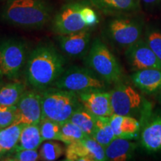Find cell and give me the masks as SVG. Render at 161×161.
<instances>
[{
    "instance_id": "obj_3",
    "label": "cell",
    "mask_w": 161,
    "mask_h": 161,
    "mask_svg": "<svg viewBox=\"0 0 161 161\" xmlns=\"http://www.w3.org/2000/svg\"><path fill=\"white\" fill-rule=\"evenodd\" d=\"M110 92L113 114L134 116L140 120L141 127L154 110L142 92L122 80L116 83Z\"/></svg>"
},
{
    "instance_id": "obj_35",
    "label": "cell",
    "mask_w": 161,
    "mask_h": 161,
    "mask_svg": "<svg viewBox=\"0 0 161 161\" xmlns=\"http://www.w3.org/2000/svg\"><path fill=\"white\" fill-rule=\"evenodd\" d=\"M4 154H5V151L3 150V148H2L1 145H0V158H2Z\"/></svg>"
},
{
    "instance_id": "obj_17",
    "label": "cell",
    "mask_w": 161,
    "mask_h": 161,
    "mask_svg": "<svg viewBox=\"0 0 161 161\" xmlns=\"http://www.w3.org/2000/svg\"><path fill=\"white\" fill-rule=\"evenodd\" d=\"M96 8L108 15L132 14L140 10V0H90Z\"/></svg>"
},
{
    "instance_id": "obj_34",
    "label": "cell",
    "mask_w": 161,
    "mask_h": 161,
    "mask_svg": "<svg viewBox=\"0 0 161 161\" xmlns=\"http://www.w3.org/2000/svg\"><path fill=\"white\" fill-rule=\"evenodd\" d=\"M3 76H4V75L3 74V72H2L1 70H0V86L3 84Z\"/></svg>"
},
{
    "instance_id": "obj_10",
    "label": "cell",
    "mask_w": 161,
    "mask_h": 161,
    "mask_svg": "<svg viewBox=\"0 0 161 161\" xmlns=\"http://www.w3.org/2000/svg\"><path fill=\"white\" fill-rule=\"evenodd\" d=\"M65 155L67 161L106 160L104 147L90 136L68 144Z\"/></svg>"
},
{
    "instance_id": "obj_21",
    "label": "cell",
    "mask_w": 161,
    "mask_h": 161,
    "mask_svg": "<svg viewBox=\"0 0 161 161\" xmlns=\"http://www.w3.org/2000/svg\"><path fill=\"white\" fill-rule=\"evenodd\" d=\"M25 90V86L20 82L3 84L0 86V105H17Z\"/></svg>"
},
{
    "instance_id": "obj_9",
    "label": "cell",
    "mask_w": 161,
    "mask_h": 161,
    "mask_svg": "<svg viewBox=\"0 0 161 161\" xmlns=\"http://www.w3.org/2000/svg\"><path fill=\"white\" fill-rule=\"evenodd\" d=\"M83 5L73 3L64 5L54 18L52 24L54 31L59 35H64L89 29L80 15Z\"/></svg>"
},
{
    "instance_id": "obj_29",
    "label": "cell",
    "mask_w": 161,
    "mask_h": 161,
    "mask_svg": "<svg viewBox=\"0 0 161 161\" xmlns=\"http://www.w3.org/2000/svg\"><path fill=\"white\" fill-rule=\"evenodd\" d=\"M17 105H0V130L14 123Z\"/></svg>"
},
{
    "instance_id": "obj_26",
    "label": "cell",
    "mask_w": 161,
    "mask_h": 161,
    "mask_svg": "<svg viewBox=\"0 0 161 161\" xmlns=\"http://www.w3.org/2000/svg\"><path fill=\"white\" fill-rule=\"evenodd\" d=\"M143 40L161 60V29L154 25L145 28Z\"/></svg>"
},
{
    "instance_id": "obj_1",
    "label": "cell",
    "mask_w": 161,
    "mask_h": 161,
    "mask_svg": "<svg viewBox=\"0 0 161 161\" xmlns=\"http://www.w3.org/2000/svg\"><path fill=\"white\" fill-rule=\"evenodd\" d=\"M64 64V57L53 46H37L30 54L26 64L27 81L35 89H47L62 75Z\"/></svg>"
},
{
    "instance_id": "obj_7",
    "label": "cell",
    "mask_w": 161,
    "mask_h": 161,
    "mask_svg": "<svg viewBox=\"0 0 161 161\" xmlns=\"http://www.w3.org/2000/svg\"><path fill=\"white\" fill-rule=\"evenodd\" d=\"M107 84L92 69L72 66L64 70L53 85L78 94L92 90H105Z\"/></svg>"
},
{
    "instance_id": "obj_18",
    "label": "cell",
    "mask_w": 161,
    "mask_h": 161,
    "mask_svg": "<svg viewBox=\"0 0 161 161\" xmlns=\"http://www.w3.org/2000/svg\"><path fill=\"white\" fill-rule=\"evenodd\" d=\"M110 123L116 137L135 140L139 138L141 130V122L134 116L113 114Z\"/></svg>"
},
{
    "instance_id": "obj_25",
    "label": "cell",
    "mask_w": 161,
    "mask_h": 161,
    "mask_svg": "<svg viewBox=\"0 0 161 161\" xmlns=\"http://www.w3.org/2000/svg\"><path fill=\"white\" fill-rule=\"evenodd\" d=\"M86 136L87 135H86L80 128L68 120L60 125V131L58 140L68 145L75 141L81 140Z\"/></svg>"
},
{
    "instance_id": "obj_11",
    "label": "cell",
    "mask_w": 161,
    "mask_h": 161,
    "mask_svg": "<svg viewBox=\"0 0 161 161\" xmlns=\"http://www.w3.org/2000/svg\"><path fill=\"white\" fill-rule=\"evenodd\" d=\"M139 142L148 154L161 152V109L153 110L141 127Z\"/></svg>"
},
{
    "instance_id": "obj_24",
    "label": "cell",
    "mask_w": 161,
    "mask_h": 161,
    "mask_svg": "<svg viewBox=\"0 0 161 161\" xmlns=\"http://www.w3.org/2000/svg\"><path fill=\"white\" fill-rule=\"evenodd\" d=\"M91 136L104 148L114 139L116 138L112 127L110 125V117L96 118L95 130Z\"/></svg>"
},
{
    "instance_id": "obj_30",
    "label": "cell",
    "mask_w": 161,
    "mask_h": 161,
    "mask_svg": "<svg viewBox=\"0 0 161 161\" xmlns=\"http://www.w3.org/2000/svg\"><path fill=\"white\" fill-rule=\"evenodd\" d=\"M15 154L8 160L14 161H36L40 160L37 149H23L16 151Z\"/></svg>"
},
{
    "instance_id": "obj_32",
    "label": "cell",
    "mask_w": 161,
    "mask_h": 161,
    "mask_svg": "<svg viewBox=\"0 0 161 161\" xmlns=\"http://www.w3.org/2000/svg\"><path fill=\"white\" fill-rule=\"evenodd\" d=\"M140 2L149 8H156L161 5V0H140Z\"/></svg>"
},
{
    "instance_id": "obj_15",
    "label": "cell",
    "mask_w": 161,
    "mask_h": 161,
    "mask_svg": "<svg viewBox=\"0 0 161 161\" xmlns=\"http://www.w3.org/2000/svg\"><path fill=\"white\" fill-rule=\"evenodd\" d=\"M91 34L89 29L69 34L60 35V46L66 55L72 58L81 57L86 54L89 47Z\"/></svg>"
},
{
    "instance_id": "obj_5",
    "label": "cell",
    "mask_w": 161,
    "mask_h": 161,
    "mask_svg": "<svg viewBox=\"0 0 161 161\" xmlns=\"http://www.w3.org/2000/svg\"><path fill=\"white\" fill-rule=\"evenodd\" d=\"M86 64L108 84L122 80V68L115 55L98 38L94 40L86 58Z\"/></svg>"
},
{
    "instance_id": "obj_20",
    "label": "cell",
    "mask_w": 161,
    "mask_h": 161,
    "mask_svg": "<svg viewBox=\"0 0 161 161\" xmlns=\"http://www.w3.org/2000/svg\"><path fill=\"white\" fill-rule=\"evenodd\" d=\"M43 142L39 124L26 125L22 130L19 142L13 152L23 149H37Z\"/></svg>"
},
{
    "instance_id": "obj_27",
    "label": "cell",
    "mask_w": 161,
    "mask_h": 161,
    "mask_svg": "<svg viewBox=\"0 0 161 161\" xmlns=\"http://www.w3.org/2000/svg\"><path fill=\"white\" fill-rule=\"evenodd\" d=\"M63 146L54 141L46 142L42 145L40 149V159L44 161H53L58 160L64 154Z\"/></svg>"
},
{
    "instance_id": "obj_14",
    "label": "cell",
    "mask_w": 161,
    "mask_h": 161,
    "mask_svg": "<svg viewBox=\"0 0 161 161\" xmlns=\"http://www.w3.org/2000/svg\"><path fill=\"white\" fill-rule=\"evenodd\" d=\"M78 98L86 110L97 117H110L113 115L110 92L105 90H92L78 94Z\"/></svg>"
},
{
    "instance_id": "obj_2",
    "label": "cell",
    "mask_w": 161,
    "mask_h": 161,
    "mask_svg": "<svg viewBox=\"0 0 161 161\" xmlns=\"http://www.w3.org/2000/svg\"><path fill=\"white\" fill-rule=\"evenodd\" d=\"M1 17L4 21L23 29H40L49 21L51 9L43 0H8Z\"/></svg>"
},
{
    "instance_id": "obj_13",
    "label": "cell",
    "mask_w": 161,
    "mask_h": 161,
    "mask_svg": "<svg viewBox=\"0 0 161 161\" xmlns=\"http://www.w3.org/2000/svg\"><path fill=\"white\" fill-rule=\"evenodd\" d=\"M125 58L133 71L156 68L161 69V60L142 39L125 50Z\"/></svg>"
},
{
    "instance_id": "obj_6",
    "label": "cell",
    "mask_w": 161,
    "mask_h": 161,
    "mask_svg": "<svg viewBox=\"0 0 161 161\" xmlns=\"http://www.w3.org/2000/svg\"><path fill=\"white\" fill-rule=\"evenodd\" d=\"M144 22L141 18L124 14L114 16L105 26V35L113 43L127 49L143 38Z\"/></svg>"
},
{
    "instance_id": "obj_19",
    "label": "cell",
    "mask_w": 161,
    "mask_h": 161,
    "mask_svg": "<svg viewBox=\"0 0 161 161\" xmlns=\"http://www.w3.org/2000/svg\"><path fill=\"white\" fill-rule=\"evenodd\" d=\"M132 140L116 137L104 148L106 160L125 161L134 156L138 145Z\"/></svg>"
},
{
    "instance_id": "obj_22",
    "label": "cell",
    "mask_w": 161,
    "mask_h": 161,
    "mask_svg": "<svg viewBox=\"0 0 161 161\" xmlns=\"http://www.w3.org/2000/svg\"><path fill=\"white\" fill-rule=\"evenodd\" d=\"M25 125H26L14 123L0 130V145L5 154L14 152Z\"/></svg>"
},
{
    "instance_id": "obj_12",
    "label": "cell",
    "mask_w": 161,
    "mask_h": 161,
    "mask_svg": "<svg viewBox=\"0 0 161 161\" xmlns=\"http://www.w3.org/2000/svg\"><path fill=\"white\" fill-rule=\"evenodd\" d=\"M42 119V93L25 90L17 104L14 123L39 124Z\"/></svg>"
},
{
    "instance_id": "obj_23",
    "label": "cell",
    "mask_w": 161,
    "mask_h": 161,
    "mask_svg": "<svg viewBox=\"0 0 161 161\" xmlns=\"http://www.w3.org/2000/svg\"><path fill=\"white\" fill-rule=\"evenodd\" d=\"M96 118L97 116H94L84 107L80 105L73 113L69 120L80 128L86 135L91 136L95 130Z\"/></svg>"
},
{
    "instance_id": "obj_33",
    "label": "cell",
    "mask_w": 161,
    "mask_h": 161,
    "mask_svg": "<svg viewBox=\"0 0 161 161\" xmlns=\"http://www.w3.org/2000/svg\"><path fill=\"white\" fill-rule=\"evenodd\" d=\"M157 99H158L159 103L161 104V89L160 91L157 93Z\"/></svg>"
},
{
    "instance_id": "obj_16",
    "label": "cell",
    "mask_w": 161,
    "mask_h": 161,
    "mask_svg": "<svg viewBox=\"0 0 161 161\" xmlns=\"http://www.w3.org/2000/svg\"><path fill=\"white\" fill-rule=\"evenodd\" d=\"M130 79L133 84L143 94L154 95L161 89V69L151 68L134 71Z\"/></svg>"
},
{
    "instance_id": "obj_28",
    "label": "cell",
    "mask_w": 161,
    "mask_h": 161,
    "mask_svg": "<svg viewBox=\"0 0 161 161\" xmlns=\"http://www.w3.org/2000/svg\"><path fill=\"white\" fill-rule=\"evenodd\" d=\"M60 125L57 122L42 119L39 123L40 134L43 140H58L60 131Z\"/></svg>"
},
{
    "instance_id": "obj_31",
    "label": "cell",
    "mask_w": 161,
    "mask_h": 161,
    "mask_svg": "<svg viewBox=\"0 0 161 161\" xmlns=\"http://www.w3.org/2000/svg\"><path fill=\"white\" fill-rule=\"evenodd\" d=\"M80 15L87 28L93 27L98 23V18L96 11L90 6L83 5L80 9Z\"/></svg>"
},
{
    "instance_id": "obj_8",
    "label": "cell",
    "mask_w": 161,
    "mask_h": 161,
    "mask_svg": "<svg viewBox=\"0 0 161 161\" xmlns=\"http://www.w3.org/2000/svg\"><path fill=\"white\" fill-rule=\"evenodd\" d=\"M26 59V46L23 42L8 39L0 43V70L4 76L15 78Z\"/></svg>"
},
{
    "instance_id": "obj_4",
    "label": "cell",
    "mask_w": 161,
    "mask_h": 161,
    "mask_svg": "<svg viewBox=\"0 0 161 161\" xmlns=\"http://www.w3.org/2000/svg\"><path fill=\"white\" fill-rule=\"evenodd\" d=\"M80 105L75 92L57 87L46 89L42 92V119L61 125L69 120Z\"/></svg>"
}]
</instances>
